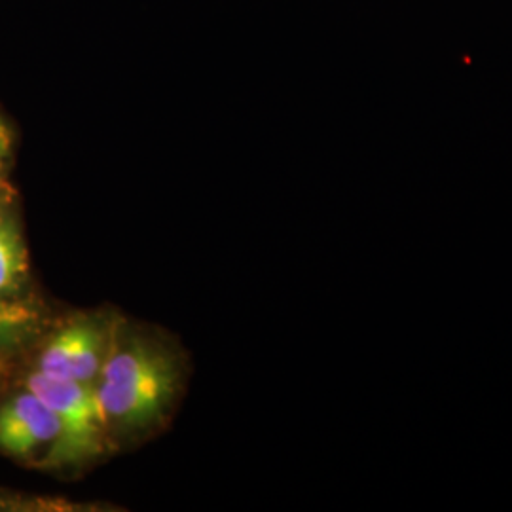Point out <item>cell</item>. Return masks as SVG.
<instances>
[{
	"label": "cell",
	"instance_id": "obj_1",
	"mask_svg": "<svg viewBox=\"0 0 512 512\" xmlns=\"http://www.w3.org/2000/svg\"><path fill=\"white\" fill-rule=\"evenodd\" d=\"M186 374V355L175 338L120 315L95 382L112 448L160 433L183 397Z\"/></svg>",
	"mask_w": 512,
	"mask_h": 512
},
{
	"label": "cell",
	"instance_id": "obj_2",
	"mask_svg": "<svg viewBox=\"0 0 512 512\" xmlns=\"http://www.w3.org/2000/svg\"><path fill=\"white\" fill-rule=\"evenodd\" d=\"M23 384L44 399L61 421L63 439L54 469L84 467L114 450L95 384L57 380L37 370H31Z\"/></svg>",
	"mask_w": 512,
	"mask_h": 512
},
{
	"label": "cell",
	"instance_id": "obj_3",
	"mask_svg": "<svg viewBox=\"0 0 512 512\" xmlns=\"http://www.w3.org/2000/svg\"><path fill=\"white\" fill-rule=\"evenodd\" d=\"M118 311L109 308L74 311L40 336L35 368L57 380L95 384L107 361Z\"/></svg>",
	"mask_w": 512,
	"mask_h": 512
},
{
	"label": "cell",
	"instance_id": "obj_4",
	"mask_svg": "<svg viewBox=\"0 0 512 512\" xmlns=\"http://www.w3.org/2000/svg\"><path fill=\"white\" fill-rule=\"evenodd\" d=\"M61 439L57 414L27 385L0 403V454L38 469H54Z\"/></svg>",
	"mask_w": 512,
	"mask_h": 512
},
{
	"label": "cell",
	"instance_id": "obj_5",
	"mask_svg": "<svg viewBox=\"0 0 512 512\" xmlns=\"http://www.w3.org/2000/svg\"><path fill=\"white\" fill-rule=\"evenodd\" d=\"M31 264L10 184H0V296L31 298Z\"/></svg>",
	"mask_w": 512,
	"mask_h": 512
},
{
	"label": "cell",
	"instance_id": "obj_6",
	"mask_svg": "<svg viewBox=\"0 0 512 512\" xmlns=\"http://www.w3.org/2000/svg\"><path fill=\"white\" fill-rule=\"evenodd\" d=\"M37 300L0 296V353H12L35 342L48 329Z\"/></svg>",
	"mask_w": 512,
	"mask_h": 512
},
{
	"label": "cell",
	"instance_id": "obj_7",
	"mask_svg": "<svg viewBox=\"0 0 512 512\" xmlns=\"http://www.w3.org/2000/svg\"><path fill=\"white\" fill-rule=\"evenodd\" d=\"M12 131L8 124L0 118V183L6 181V171L12 158Z\"/></svg>",
	"mask_w": 512,
	"mask_h": 512
},
{
	"label": "cell",
	"instance_id": "obj_8",
	"mask_svg": "<svg viewBox=\"0 0 512 512\" xmlns=\"http://www.w3.org/2000/svg\"><path fill=\"white\" fill-rule=\"evenodd\" d=\"M4 382V366L0 365V384Z\"/></svg>",
	"mask_w": 512,
	"mask_h": 512
},
{
	"label": "cell",
	"instance_id": "obj_9",
	"mask_svg": "<svg viewBox=\"0 0 512 512\" xmlns=\"http://www.w3.org/2000/svg\"><path fill=\"white\" fill-rule=\"evenodd\" d=\"M4 183H8V181H4ZM4 183H0V184H4Z\"/></svg>",
	"mask_w": 512,
	"mask_h": 512
},
{
	"label": "cell",
	"instance_id": "obj_10",
	"mask_svg": "<svg viewBox=\"0 0 512 512\" xmlns=\"http://www.w3.org/2000/svg\"><path fill=\"white\" fill-rule=\"evenodd\" d=\"M2 183H4V181H2Z\"/></svg>",
	"mask_w": 512,
	"mask_h": 512
}]
</instances>
